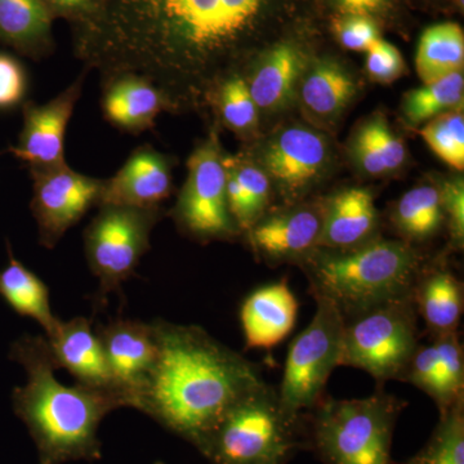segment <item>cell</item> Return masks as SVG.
<instances>
[{"label": "cell", "instance_id": "8fae6325", "mask_svg": "<svg viewBox=\"0 0 464 464\" xmlns=\"http://www.w3.org/2000/svg\"><path fill=\"white\" fill-rule=\"evenodd\" d=\"M32 210L38 224L39 241L44 248L57 246L72 226L92 207L97 206L101 179H92L65 166L32 168Z\"/></svg>", "mask_w": 464, "mask_h": 464}, {"label": "cell", "instance_id": "4fadbf2b", "mask_svg": "<svg viewBox=\"0 0 464 464\" xmlns=\"http://www.w3.org/2000/svg\"><path fill=\"white\" fill-rule=\"evenodd\" d=\"M99 335L116 386L134 409L137 396L157 357V341L151 323L114 319L99 326Z\"/></svg>", "mask_w": 464, "mask_h": 464}, {"label": "cell", "instance_id": "603a6c76", "mask_svg": "<svg viewBox=\"0 0 464 464\" xmlns=\"http://www.w3.org/2000/svg\"><path fill=\"white\" fill-rule=\"evenodd\" d=\"M304 54L292 43H280L268 51L248 84L257 108L271 110L285 105L304 72Z\"/></svg>", "mask_w": 464, "mask_h": 464}, {"label": "cell", "instance_id": "83f0119b", "mask_svg": "<svg viewBox=\"0 0 464 464\" xmlns=\"http://www.w3.org/2000/svg\"><path fill=\"white\" fill-rule=\"evenodd\" d=\"M393 222L406 243L431 239L445 222L440 188L424 185L405 192L393 210Z\"/></svg>", "mask_w": 464, "mask_h": 464}, {"label": "cell", "instance_id": "4dcf8cb0", "mask_svg": "<svg viewBox=\"0 0 464 464\" xmlns=\"http://www.w3.org/2000/svg\"><path fill=\"white\" fill-rule=\"evenodd\" d=\"M406 464H464V401L440 414L431 438Z\"/></svg>", "mask_w": 464, "mask_h": 464}, {"label": "cell", "instance_id": "44dd1931", "mask_svg": "<svg viewBox=\"0 0 464 464\" xmlns=\"http://www.w3.org/2000/svg\"><path fill=\"white\" fill-rule=\"evenodd\" d=\"M52 18L42 0H0V43L41 60L54 50Z\"/></svg>", "mask_w": 464, "mask_h": 464}, {"label": "cell", "instance_id": "74e56055", "mask_svg": "<svg viewBox=\"0 0 464 464\" xmlns=\"http://www.w3.org/2000/svg\"><path fill=\"white\" fill-rule=\"evenodd\" d=\"M53 20L63 18L72 30L88 27L99 18L103 0H42Z\"/></svg>", "mask_w": 464, "mask_h": 464}, {"label": "cell", "instance_id": "52a82bcc", "mask_svg": "<svg viewBox=\"0 0 464 464\" xmlns=\"http://www.w3.org/2000/svg\"><path fill=\"white\" fill-rule=\"evenodd\" d=\"M413 295L344 320L340 365L362 369L378 383L401 380L420 346Z\"/></svg>", "mask_w": 464, "mask_h": 464}, {"label": "cell", "instance_id": "1f68e13d", "mask_svg": "<svg viewBox=\"0 0 464 464\" xmlns=\"http://www.w3.org/2000/svg\"><path fill=\"white\" fill-rule=\"evenodd\" d=\"M424 141L440 159L454 169L464 168V116L462 108L431 119L420 130Z\"/></svg>", "mask_w": 464, "mask_h": 464}, {"label": "cell", "instance_id": "e575fe53", "mask_svg": "<svg viewBox=\"0 0 464 464\" xmlns=\"http://www.w3.org/2000/svg\"><path fill=\"white\" fill-rule=\"evenodd\" d=\"M334 30L341 44L351 51H368L380 39L373 18L362 14H341L335 21Z\"/></svg>", "mask_w": 464, "mask_h": 464}, {"label": "cell", "instance_id": "7402d4cb", "mask_svg": "<svg viewBox=\"0 0 464 464\" xmlns=\"http://www.w3.org/2000/svg\"><path fill=\"white\" fill-rule=\"evenodd\" d=\"M413 299L433 337L458 332L464 304L463 284L447 270L424 271L415 284Z\"/></svg>", "mask_w": 464, "mask_h": 464}, {"label": "cell", "instance_id": "b9f144b4", "mask_svg": "<svg viewBox=\"0 0 464 464\" xmlns=\"http://www.w3.org/2000/svg\"><path fill=\"white\" fill-rule=\"evenodd\" d=\"M155 464H164V463H163V462H157V463H155Z\"/></svg>", "mask_w": 464, "mask_h": 464}, {"label": "cell", "instance_id": "9a60e30c", "mask_svg": "<svg viewBox=\"0 0 464 464\" xmlns=\"http://www.w3.org/2000/svg\"><path fill=\"white\" fill-rule=\"evenodd\" d=\"M324 208L298 207L264 216L246 231L249 246L271 264L302 261L317 249Z\"/></svg>", "mask_w": 464, "mask_h": 464}, {"label": "cell", "instance_id": "d6986e66", "mask_svg": "<svg viewBox=\"0 0 464 464\" xmlns=\"http://www.w3.org/2000/svg\"><path fill=\"white\" fill-rule=\"evenodd\" d=\"M168 105L166 91L145 76L132 72L111 75L102 101L110 123L132 133L149 130Z\"/></svg>", "mask_w": 464, "mask_h": 464}, {"label": "cell", "instance_id": "8d00e7d4", "mask_svg": "<svg viewBox=\"0 0 464 464\" xmlns=\"http://www.w3.org/2000/svg\"><path fill=\"white\" fill-rule=\"evenodd\" d=\"M366 57V69L374 81L391 83L404 72V60L395 45L378 39L371 45Z\"/></svg>", "mask_w": 464, "mask_h": 464}, {"label": "cell", "instance_id": "d590c367", "mask_svg": "<svg viewBox=\"0 0 464 464\" xmlns=\"http://www.w3.org/2000/svg\"><path fill=\"white\" fill-rule=\"evenodd\" d=\"M436 369H438V351L435 344L433 342L427 346L420 344L400 381L413 384L433 399L436 392V380H438Z\"/></svg>", "mask_w": 464, "mask_h": 464}, {"label": "cell", "instance_id": "7c38bea8", "mask_svg": "<svg viewBox=\"0 0 464 464\" xmlns=\"http://www.w3.org/2000/svg\"><path fill=\"white\" fill-rule=\"evenodd\" d=\"M83 81L84 75L45 105L26 103L20 140L9 149L14 157L38 169L65 166L66 128L81 97Z\"/></svg>", "mask_w": 464, "mask_h": 464}, {"label": "cell", "instance_id": "f1b7e54d", "mask_svg": "<svg viewBox=\"0 0 464 464\" xmlns=\"http://www.w3.org/2000/svg\"><path fill=\"white\" fill-rule=\"evenodd\" d=\"M463 91V72L459 70L409 91L402 101V112L409 124H422L450 110L462 108Z\"/></svg>", "mask_w": 464, "mask_h": 464}, {"label": "cell", "instance_id": "277c9868", "mask_svg": "<svg viewBox=\"0 0 464 464\" xmlns=\"http://www.w3.org/2000/svg\"><path fill=\"white\" fill-rule=\"evenodd\" d=\"M304 268L313 297L328 299L347 320L413 295L424 264L411 243L373 239L355 248L315 249Z\"/></svg>", "mask_w": 464, "mask_h": 464}, {"label": "cell", "instance_id": "484cf974", "mask_svg": "<svg viewBox=\"0 0 464 464\" xmlns=\"http://www.w3.org/2000/svg\"><path fill=\"white\" fill-rule=\"evenodd\" d=\"M357 91L355 81L338 63L323 60L311 67L302 83V100L314 114L332 116L342 111Z\"/></svg>", "mask_w": 464, "mask_h": 464}, {"label": "cell", "instance_id": "ffe728a7", "mask_svg": "<svg viewBox=\"0 0 464 464\" xmlns=\"http://www.w3.org/2000/svg\"><path fill=\"white\" fill-rule=\"evenodd\" d=\"M377 222L373 192L362 188L341 191L324 208L317 248L350 249L368 243Z\"/></svg>", "mask_w": 464, "mask_h": 464}, {"label": "cell", "instance_id": "9c48e42d", "mask_svg": "<svg viewBox=\"0 0 464 464\" xmlns=\"http://www.w3.org/2000/svg\"><path fill=\"white\" fill-rule=\"evenodd\" d=\"M84 231V250L92 274L99 279L94 304L105 306L111 293L136 276V268L150 248V234L160 209L102 206Z\"/></svg>", "mask_w": 464, "mask_h": 464}, {"label": "cell", "instance_id": "3957f363", "mask_svg": "<svg viewBox=\"0 0 464 464\" xmlns=\"http://www.w3.org/2000/svg\"><path fill=\"white\" fill-rule=\"evenodd\" d=\"M9 359L25 369L24 386L12 392L14 414L23 420L38 450L39 464L99 460L100 424L119 408H130L121 391L65 386L42 335H23L12 343Z\"/></svg>", "mask_w": 464, "mask_h": 464}, {"label": "cell", "instance_id": "836d02e7", "mask_svg": "<svg viewBox=\"0 0 464 464\" xmlns=\"http://www.w3.org/2000/svg\"><path fill=\"white\" fill-rule=\"evenodd\" d=\"M218 109L225 123L237 132L248 130L257 124V105L250 94L248 84L239 76H232L222 84Z\"/></svg>", "mask_w": 464, "mask_h": 464}, {"label": "cell", "instance_id": "7a4b0ae2", "mask_svg": "<svg viewBox=\"0 0 464 464\" xmlns=\"http://www.w3.org/2000/svg\"><path fill=\"white\" fill-rule=\"evenodd\" d=\"M151 324L157 357L134 409L199 450L226 411L266 382L257 365L200 326Z\"/></svg>", "mask_w": 464, "mask_h": 464}, {"label": "cell", "instance_id": "6da1fadb", "mask_svg": "<svg viewBox=\"0 0 464 464\" xmlns=\"http://www.w3.org/2000/svg\"><path fill=\"white\" fill-rule=\"evenodd\" d=\"M275 0H103L92 25L75 30V50L110 76L150 81L191 74L255 35Z\"/></svg>", "mask_w": 464, "mask_h": 464}, {"label": "cell", "instance_id": "8992f818", "mask_svg": "<svg viewBox=\"0 0 464 464\" xmlns=\"http://www.w3.org/2000/svg\"><path fill=\"white\" fill-rule=\"evenodd\" d=\"M301 447L302 420H290L265 383L226 411L199 451L212 464H288Z\"/></svg>", "mask_w": 464, "mask_h": 464}, {"label": "cell", "instance_id": "e0dca14e", "mask_svg": "<svg viewBox=\"0 0 464 464\" xmlns=\"http://www.w3.org/2000/svg\"><path fill=\"white\" fill-rule=\"evenodd\" d=\"M45 340L57 369L69 372L76 383L93 389L121 391L116 386L102 343L92 328L90 319L78 316L69 322L60 320L57 328Z\"/></svg>", "mask_w": 464, "mask_h": 464}, {"label": "cell", "instance_id": "f546056e", "mask_svg": "<svg viewBox=\"0 0 464 464\" xmlns=\"http://www.w3.org/2000/svg\"><path fill=\"white\" fill-rule=\"evenodd\" d=\"M438 351V380L433 401L440 414L464 401L463 348L458 332L433 337Z\"/></svg>", "mask_w": 464, "mask_h": 464}, {"label": "cell", "instance_id": "d4e9b609", "mask_svg": "<svg viewBox=\"0 0 464 464\" xmlns=\"http://www.w3.org/2000/svg\"><path fill=\"white\" fill-rule=\"evenodd\" d=\"M464 34L456 23L427 27L418 43L415 66L424 83L463 69Z\"/></svg>", "mask_w": 464, "mask_h": 464}, {"label": "cell", "instance_id": "f35d334b", "mask_svg": "<svg viewBox=\"0 0 464 464\" xmlns=\"http://www.w3.org/2000/svg\"><path fill=\"white\" fill-rule=\"evenodd\" d=\"M444 218L451 241L462 248L464 241V183L462 179L447 181L440 188Z\"/></svg>", "mask_w": 464, "mask_h": 464}, {"label": "cell", "instance_id": "30bf717a", "mask_svg": "<svg viewBox=\"0 0 464 464\" xmlns=\"http://www.w3.org/2000/svg\"><path fill=\"white\" fill-rule=\"evenodd\" d=\"M224 155L215 132L188 159V174L173 210L177 225L200 240L228 239L237 227L226 199Z\"/></svg>", "mask_w": 464, "mask_h": 464}, {"label": "cell", "instance_id": "60d3db41", "mask_svg": "<svg viewBox=\"0 0 464 464\" xmlns=\"http://www.w3.org/2000/svg\"><path fill=\"white\" fill-rule=\"evenodd\" d=\"M341 14H362L373 18L384 14L392 0H332Z\"/></svg>", "mask_w": 464, "mask_h": 464}, {"label": "cell", "instance_id": "5bb4252c", "mask_svg": "<svg viewBox=\"0 0 464 464\" xmlns=\"http://www.w3.org/2000/svg\"><path fill=\"white\" fill-rule=\"evenodd\" d=\"M326 157L325 140L301 127L288 128L276 134L261 155L265 173L290 200L298 199L315 182L325 166Z\"/></svg>", "mask_w": 464, "mask_h": 464}, {"label": "cell", "instance_id": "ba28073f", "mask_svg": "<svg viewBox=\"0 0 464 464\" xmlns=\"http://www.w3.org/2000/svg\"><path fill=\"white\" fill-rule=\"evenodd\" d=\"M316 313L289 347L279 395L290 420L299 422L324 396L332 372L340 366L344 317L325 298H315Z\"/></svg>", "mask_w": 464, "mask_h": 464}, {"label": "cell", "instance_id": "ab89813d", "mask_svg": "<svg viewBox=\"0 0 464 464\" xmlns=\"http://www.w3.org/2000/svg\"><path fill=\"white\" fill-rule=\"evenodd\" d=\"M26 75L16 58L0 53V109H8L23 101Z\"/></svg>", "mask_w": 464, "mask_h": 464}, {"label": "cell", "instance_id": "d6a6232c", "mask_svg": "<svg viewBox=\"0 0 464 464\" xmlns=\"http://www.w3.org/2000/svg\"><path fill=\"white\" fill-rule=\"evenodd\" d=\"M226 172L239 185L246 206V231L265 216L270 199V179L261 168L240 158L224 159Z\"/></svg>", "mask_w": 464, "mask_h": 464}, {"label": "cell", "instance_id": "4316f807", "mask_svg": "<svg viewBox=\"0 0 464 464\" xmlns=\"http://www.w3.org/2000/svg\"><path fill=\"white\" fill-rule=\"evenodd\" d=\"M351 150L356 163L373 176L398 169L406 158L404 143L380 115L360 127Z\"/></svg>", "mask_w": 464, "mask_h": 464}, {"label": "cell", "instance_id": "2e32d148", "mask_svg": "<svg viewBox=\"0 0 464 464\" xmlns=\"http://www.w3.org/2000/svg\"><path fill=\"white\" fill-rule=\"evenodd\" d=\"M172 190L168 158L145 146L136 150L112 179L102 181L97 207L159 208Z\"/></svg>", "mask_w": 464, "mask_h": 464}, {"label": "cell", "instance_id": "cb8c5ba5", "mask_svg": "<svg viewBox=\"0 0 464 464\" xmlns=\"http://www.w3.org/2000/svg\"><path fill=\"white\" fill-rule=\"evenodd\" d=\"M7 266L0 271V297L18 315L35 320L47 337L60 323L52 313L50 289L38 275L14 257L9 246Z\"/></svg>", "mask_w": 464, "mask_h": 464}, {"label": "cell", "instance_id": "5b68a950", "mask_svg": "<svg viewBox=\"0 0 464 464\" xmlns=\"http://www.w3.org/2000/svg\"><path fill=\"white\" fill-rule=\"evenodd\" d=\"M405 405L382 389L364 399L324 396L302 415L304 444L325 464H392L393 431Z\"/></svg>", "mask_w": 464, "mask_h": 464}, {"label": "cell", "instance_id": "ac0fdd59", "mask_svg": "<svg viewBox=\"0 0 464 464\" xmlns=\"http://www.w3.org/2000/svg\"><path fill=\"white\" fill-rule=\"evenodd\" d=\"M297 315L298 301L286 280L256 289L240 307L246 348L276 347L292 333Z\"/></svg>", "mask_w": 464, "mask_h": 464}]
</instances>
